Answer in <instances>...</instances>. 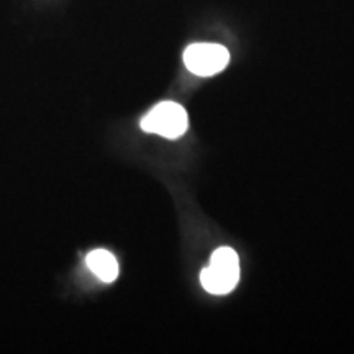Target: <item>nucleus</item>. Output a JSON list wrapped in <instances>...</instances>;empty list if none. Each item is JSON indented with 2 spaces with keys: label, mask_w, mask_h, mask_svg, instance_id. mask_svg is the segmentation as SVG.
<instances>
[{
  "label": "nucleus",
  "mask_w": 354,
  "mask_h": 354,
  "mask_svg": "<svg viewBox=\"0 0 354 354\" xmlns=\"http://www.w3.org/2000/svg\"><path fill=\"white\" fill-rule=\"evenodd\" d=\"M240 281V259L232 248H218L210 258V264L201 272L202 287L215 295L230 294Z\"/></svg>",
  "instance_id": "1"
},
{
  "label": "nucleus",
  "mask_w": 354,
  "mask_h": 354,
  "mask_svg": "<svg viewBox=\"0 0 354 354\" xmlns=\"http://www.w3.org/2000/svg\"><path fill=\"white\" fill-rule=\"evenodd\" d=\"M141 128L146 133L176 140L189 130V115L183 105L176 102H161L145 115L141 120Z\"/></svg>",
  "instance_id": "2"
},
{
  "label": "nucleus",
  "mask_w": 354,
  "mask_h": 354,
  "mask_svg": "<svg viewBox=\"0 0 354 354\" xmlns=\"http://www.w3.org/2000/svg\"><path fill=\"white\" fill-rule=\"evenodd\" d=\"M230 53L215 43H194L184 51V64L196 76L210 77L227 68Z\"/></svg>",
  "instance_id": "3"
},
{
  "label": "nucleus",
  "mask_w": 354,
  "mask_h": 354,
  "mask_svg": "<svg viewBox=\"0 0 354 354\" xmlns=\"http://www.w3.org/2000/svg\"><path fill=\"white\" fill-rule=\"evenodd\" d=\"M87 266L102 282H107V284L113 282L120 272L117 259L107 250H95L88 253Z\"/></svg>",
  "instance_id": "4"
}]
</instances>
